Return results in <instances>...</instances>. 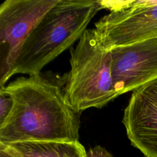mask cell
Masks as SVG:
<instances>
[{
	"instance_id": "obj_1",
	"label": "cell",
	"mask_w": 157,
	"mask_h": 157,
	"mask_svg": "<svg viewBox=\"0 0 157 157\" xmlns=\"http://www.w3.org/2000/svg\"><path fill=\"white\" fill-rule=\"evenodd\" d=\"M61 83L39 72L0 88L13 101L9 114L0 124V144L78 141L80 113L67 102Z\"/></svg>"
},
{
	"instance_id": "obj_8",
	"label": "cell",
	"mask_w": 157,
	"mask_h": 157,
	"mask_svg": "<svg viewBox=\"0 0 157 157\" xmlns=\"http://www.w3.org/2000/svg\"><path fill=\"white\" fill-rule=\"evenodd\" d=\"M4 145L16 157H85L86 152L79 141H23Z\"/></svg>"
},
{
	"instance_id": "obj_6",
	"label": "cell",
	"mask_w": 157,
	"mask_h": 157,
	"mask_svg": "<svg viewBox=\"0 0 157 157\" xmlns=\"http://www.w3.org/2000/svg\"><path fill=\"white\" fill-rule=\"evenodd\" d=\"M113 86L118 96L157 78V37L110 50Z\"/></svg>"
},
{
	"instance_id": "obj_5",
	"label": "cell",
	"mask_w": 157,
	"mask_h": 157,
	"mask_svg": "<svg viewBox=\"0 0 157 157\" xmlns=\"http://www.w3.org/2000/svg\"><path fill=\"white\" fill-rule=\"evenodd\" d=\"M108 50L157 37V1L132 0L94 23Z\"/></svg>"
},
{
	"instance_id": "obj_3",
	"label": "cell",
	"mask_w": 157,
	"mask_h": 157,
	"mask_svg": "<svg viewBox=\"0 0 157 157\" xmlns=\"http://www.w3.org/2000/svg\"><path fill=\"white\" fill-rule=\"evenodd\" d=\"M71 69L64 80L66 99L75 111L101 108L118 96L113 86L111 52L95 29H87L71 48Z\"/></svg>"
},
{
	"instance_id": "obj_11",
	"label": "cell",
	"mask_w": 157,
	"mask_h": 157,
	"mask_svg": "<svg viewBox=\"0 0 157 157\" xmlns=\"http://www.w3.org/2000/svg\"><path fill=\"white\" fill-rule=\"evenodd\" d=\"M0 157H16L5 145L0 144Z\"/></svg>"
},
{
	"instance_id": "obj_7",
	"label": "cell",
	"mask_w": 157,
	"mask_h": 157,
	"mask_svg": "<svg viewBox=\"0 0 157 157\" xmlns=\"http://www.w3.org/2000/svg\"><path fill=\"white\" fill-rule=\"evenodd\" d=\"M122 122L131 145L145 157H157V78L133 91Z\"/></svg>"
},
{
	"instance_id": "obj_4",
	"label": "cell",
	"mask_w": 157,
	"mask_h": 157,
	"mask_svg": "<svg viewBox=\"0 0 157 157\" xmlns=\"http://www.w3.org/2000/svg\"><path fill=\"white\" fill-rule=\"evenodd\" d=\"M58 0H5L0 6V88L12 76L15 60L34 27Z\"/></svg>"
},
{
	"instance_id": "obj_9",
	"label": "cell",
	"mask_w": 157,
	"mask_h": 157,
	"mask_svg": "<svg viewBox=\"0 0 157 157\" xmlns=\"http://www.w3.org/2000/svg\"><path fill=\"white\" fill-rule=\"evenodd\" d=\"M13 101L9 96L2 88H0V124H2L9 114L12 107Z\"/></svg>"
},
{
	"instance_id": "obj_2",
	"label": "cell",
	"mask_w": 157,
	"mask_h": 157,
	"mask_svg": "<svg viewBox=\"0 0 157 157\" xmlns=\"http://www.w3.org/2000/svg\"><path fill=\"white\" fill-rule=\"evenodd\" d=\"M102 9L100 0H58L29 34L14 63L12 75L40 72L80 38Z\"/></svg>"
},
{
	"instance_id": "obj_10",
	"label": "cell",
	"mask_w": 157,
	"mask_h": 157,
	"mask_svg": "<svg viewBox=\"0 0 157 157\" xmlns=\"http://www.w3.org/2000/svg\"><path fill=\"white\" fill-rule=\"evenodd\" d=\"M85 157H113V155L100 145H96L86 152Z\"/></svg>"
}]
</instances>
